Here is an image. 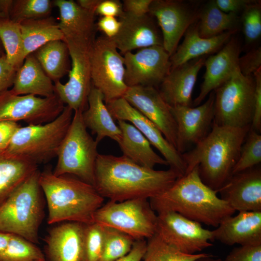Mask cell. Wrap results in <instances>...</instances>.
<instances>
[{"instance_id": "obj_55", "label": "cell", "mask_w": 261, "mask_h": 261, "mask_svg": "<svg viewBox=\"0 0 261 261\" xmlns=\"http://www.w3.org/2000/svg\"><path fill=\"white\" fill-rule=\"evenodd\" d=\"M193 261H223L221 258H217L208 253Z\"/></svg>"}, {"instance_id": "obj_15", "label": "cell", "mask_w": 261, "mask_h": 261, "mask_svg": "<svg viewBox=\"0 0 261 261\" xmlns=\"http://www.w3.org/2000/svg\"><path fill=\"white\" fill-rule=\"evenodd\" d=\"M105 104L115 120L126 121L134 126L150 144L159 151L170 168L176 172L179 177L185 174L187 166L182 154L166 139L151 121L123 97Z\"/></svg>"}, {"instance_id": "obj_11", "label": "cell", "mask_w": 261, "mask_h": 261, "mask_svg": "<svg viewBox=\"0 0 261 261\" xmlns=\"http://www.w3.org/2000/svg\"><path fill=\"white\" fill-rule=\"evenodd\" d=\"M95 40V39H94ZM94 40H66L72 67L65 84L54 83L55 93L73 112H83L92 87L90 51Z\"/></svg>"}, {"instance_id": "obj_51", "label": "cell", "mask_w": 261, "mask_h": 261, "mask_svg": "<svg viewBox=\"0 0 261 261\" xmlns=\"http://www.w3.org/2000/svg\"><path fill=\"white\" fill-rule=\"evenodd\" d=\"M146 244L145 240H135L130 251L115 261H142L146 250Z\"/></svg>"}, {"instance_id": "obj_22", "label": "cell", "mask_w": 261, "mask_h": 261, "mask_svg": "<svg viewBox=\"0 0 261 261\" xmlns=\"http://www.w3.org/2000/svg\"><path fill=\"white\" fill-rule=\"evenodd\" d=\"M205 56L191 59L173 69L159 85L161 97L170 106H191L192 93Z\"/></svg>"}, {"instance_id": "obj_12", "label": "cell", "mask_w": 261, "mask_h": 261, "mask_svg": "<svg viewBox=\"0 0 261 261\" xmlns=\"http://www.w3.org/2000/svg\"><path fill=\"white\" fill-rule=\"evenodd\" d=\"M156 233L164 241L187 254L201 253L213 245V231L202 224L172 211L157 214Z\"/></svg>"}, {"instance_id": "obj_36", "label": "cell", "mask_w": 261, "mask_h": 261, "mask_svg": "<svg viewBox=\"0 0 261 261\" xmlns=\"http://www.w3.org/2000/svg\"><path fill=\"white\" fill-rule=\"evenodd\" d=\"M53 3L50 0H14L8 17L20 23L50 16Z\"/></svg>"}, {"instance_id": "obj_32", "label": "cell", "mask_w": 261, "mask_h": 261, "mask_svg": "<svg viewBox=\"0 0 261 261\" xmlns=\"http://www.w3.org/2000/svg\"><path fill=\"white\" fill-rule=\"evenodd\" d=\"M33 55L54 83L60 81L70 71L68 47L62 40L50 41L36 50Z\"/></svg>"}, {"instance_id": "obj_13", "label": "cell", "mask_w": 261, "mask_h": 261, "mask_svg": "<svg viewBox=\"0 0 261 261\" xmlns=\"http://www.w3.org/2000/svg\"><path fill=\"white\" fill-rule=\"evenodd\" d=\"M64 107L56 94L50 97L17 95L9 89L0 96V121H23L28 125L44 124L56 118Z\"/></svg>"}, {"instance_id": "obj_52", "label": "cell", "mask_w": 261, "mask_h": 261, "mask_svg": "<svg viewBox=\"0 0 261 261\" xmlns=\"http://www.w3.org/2000/svg\"><path fill=\"white\" fill-rule=\"evenodd\" d=\"M102 0H78L77 3L84 9L95 14L96 9Z\"/></svg>"}, {"instance_id": "obj_30", "label": "cell", "mask_w": 261, "mask_h": 261, "mask_svg": "<svg viewBox=\"0 0 261 261\" xmlns=\"http://www.w3.org/2000/svg\"><path fill=\"white\" fill-rule=\"evenodd\" d=\"M37 170L38 165L26 156L0 152V204Z\"/></svg>"}, {"instance_id": "obj_20", "label": "cell", "mask_w": 261, "mask_h": 261, "mask_svg": "<svg viewBox=\"0 0 261 261\" xmlns=\"http://www.w3.org/2000/svg\"><path fill=\"white\" fill-rule=\"evenodd\" d=\"M119 18L120 29L111 39L117 50L123 54L136 49L163 46L160 29L150 14L136 16L124 12Z\"/></svg>"}, {"instance_id": "obj_46", "label": "cell", "mask_w": 261, "mask_h": 261, "mask_svg": "<svg viewBox=\"0 0 261 261\" xmlns=\"http://www.w3.org/2000/svg\"><path fill=\"white\" fill-rule=\"evenodd\" d=\"M124 13L122 3L118 0H102L95 14L102 16L120 17Z\"/></svg>"}, {"instance_id": "obj_26", "label": "cell", "mask_w": 261, "mask_h": 261, "mask_svg": "<svg viewBox=\"0 0 261 261\" xmlns=\"http://www.w3.org/2000/svg\"><path fill=\"white\" fill-rule=\"evenodd\" d=\"M236 31H229L214 37L203 38L198 33V22H196L187 29L182 43L170 57L171 70L191 59L216 52L228 42Z\"/></svg>"}, {"instance_id": "obj_45", "label": "cell", "mask_w": 261, "mask_h": 261, "mask_svg": "<svg viewBox=\"0 0 261 261\" xmlns=\"http://www.w3.org/2000/svg\"><path fill=\"white\" fill-rule=\"evenodd\" d=\"M16 71L8 63L5 55L0 58V96L13 87Z\"/></svg>"}, {"instance_id": "obj_16", "label": "cell", "mask_w": 261, "mask_h": 261, "mask_svg": "<svg viewBox=\"0 0 261 261\" xmlns=\"http://www.w3.org/2000/svg\"><path fill=\"white\" fill-rule=\"evenodd\" d=\"M148 14L156 19L162 34L163 47L171 57L181 37L198 20L199 12L181 0H152Z\"/></svg>"}, {"instance_id": "obj_9", "label": "cell", "mask_w": 261, "mask_h": 261, "mask_svg": "<svg viewBox=\"0 0 261 261\" xmlns=\"http://www.w3.org/2000/svg\"><path fill=\"white\" fill-rule=\"evenodd\" d=\"M148 200L109 201L95 212L93 222L115 229L135 240L148 239L156 233L157 224V215Z\"/></svg>"}, {"instance_id": "obj_7", "label": "cell", "mask_w": 261, "mask_h": 261, "mask_svg": "<svg viewBox=\"0 0 261 261\" xmlns=\"http://www.w3.org/2000/svg\"><path fill=\"white\" fill-rule=\"evenodd\" d=\"M81 111L73 113L72 119L58 154L53 173L56 176L73 175L94 186L98 144L89 134Z\"/></svg>"}, {"instance_id": "obj_56", "label": "cell", "mask_w": 261, "mask_h": 261, "mask_svg": "<svg viewBox=\"0 0 261 261\" xmlns=\"http://www.w3.org/2000/svg\"><path fill=\"white\" fill-rule=\"evenodd\" d=\"M6 16L3 14H0V16ZM5 55V51L4 48L3 47L2 44L1 43V42L0 40V58L2 57V56H4Z\"/></svg>"}, {"instance_id": "obj_6", "label": "cell", "mask_w": 261, "mask_h": 261, "mask_svg": "<svg viewBox=\"0 0 261 261\" xmlns=\"http://www.w3.org/2000/svg\"><path fill=\"white\" fill-rule=\"evenodd\" d=\"M73 113L71 108L65 105L63 111L49 122L21 126L5 150L26 156L38 165L47 162L57 157Z\"/></svg>"}, {"instance_id": "obj_23", "label": "cell", "mask_w": 261, "mask_h": 261, "mask_svg": "<svg viewBox=\"0 0 261 261\" xmlns=\"http://www.w3.org/2000/svg\"><path fill=\"white\" fill-rule=\"evenodd\" d=\"M213 231L214 240L228 246L261 244V212H238L224 219Z\"/></svg>"}, {"instance_id": "obj_50", "label": "cell", "mask_w": 261, "mask_h": 261, "mask_svg": "<svg viewBox=\"0 0 261 261\" xmlns=\"http://www.w3.org/2000/svg\"><path fill=\"white\" fill-rule=\"evenodd\" d=\"M251 0H216L215 2L218 8L226 13H235L243 10L253 2Z\"/></svg>"}, {"instance_id": "obj_28", "label": "cell", "mask_w": 261, "mask_h": 261, "mask_svg": "<svg viewBox=\"0 0 261 261\" xmlns=\"http://www.w3.org/2000/svg\"><path fill=\"white\" fill-rule=\"evenodd\" d=\"M117 124L121 132L118 144L123 156L149 168L154 169L157 165H168L165 160L153 150L148 140L134 126L124 120H117Z\"/></svg>"}, {"instance_id": "obj_21", "label": "cell", "mask_w": 261, "mask_h": 261, "mask_svg": "<svg viewBox=\"0 0 261 261\" xmlns=\"http://www.w3.org/2000/svg\"><path fill=\"white\" fill-rule=\"evenodd\" d=\"M240 49L238 41L232 36L218 52L206 58L203 81L199 95L193 102L194 105H199L211 92L240 71Z\"/></svg>"}, {"instance_id": "obj_4", "label": "cell", "mask_w": 261, "mask_h": 261, "mask_svg": "<svg viewBox=\"0 0 261 261\" xmlns=\"http://www.w3.org/2000/svg\"><path fill=\"white\" fill-rule=\"evenodd\" d=\"M39 181L47 202L49 224L93 223L95 212L103 204L104 198L93 185L75 176H56L47 169L40 172Z\"/></svg>"}, {"instance_id": "obj_3", "label": "cell", "mask_w": 261, "mask_h": 261, "mask_svg": "<svg viewBox=\"0 0 261 261\" xmlns=\"http://www.w3.org/2000/svg\"><path fill=\"white\" fill-rule=\"evenodd\" d=\"M250 127L220 126L213 122L205 138L193 149L182 154L187 166L186 173L198 166L202 181L218 191L232 174Z\"/></svg>"}, {"instance_id": "obj_48", "label": "cell", "mask_w": 261, "mask_h": 261, "mask_svg": "<svg viewBox=\"0 0 261 261\" xmlns=\"http://www.w3.org/2000/svg\"><path fill=\"white\" fill-rule=\"evenodd\" d=\"M152 0H123L122 5L125 12L136 16L149 13Z\"/></svg>"}, {"instance_id": "obj_31", "label": "cell", "mask_w": 261, "mask_h": 261, "mask_svg": "<svg viewBox=\"0 0 261 261\" xmlns=\"http://www.w3.org/2000/svg\"><path fill=\"white\" fill-rule=\"evenodd\" d=\"M19 24L24 59L50 41L58 40L64 41L58 22L52 16L24 21Z\"/></svg>"}, {"instance_id": "obj_43", "label": "cell", "mask_w": 261, "mask_h": 261, "mask_svg": "<svg viewBox=\"0 0 261 261\" xmlns=\"http://www.w3.org/2000/svg\"><path fill=\"white\" fill-rule=\"evenodd\" d=\"M239 68L244 76H252L261 68V48L251 50L239 59Z\"/></svg>"}, {"instance_id": "obj_42", "label": "cell", "mask_w": 261, "mask_h": 261, "mask_svg": "<svg viewBox=\"0 0 261 261\" xmlns=\"http://www.w3.org/2000/svg\"><path fill=\"white\" fill-rule=\"evenodd\" d=\"M223 261H261V244L235 247Z\"/></svg>"}, {"instance_id": "obj_54", "label": "cell", "mask_w": 261, "mask_h": 261, "mask_svg": "<svg viewBox=\"0 0 261 261\" xmlns=\"http://www.w3.org/2000/svg\"><path fill=\"white\" fill-rule=\"evenodd\" d=\"M10 233L0 231V254L6 248L10 238Z\"/></svg>"}, {"instance_id": "obj_53", "label": "cell", "mask_w": 261, "mask_h": 261, "mask_svg": "<svg viewBox=\"0 0 261 261\" xmlns=\"http://www.w3.org/2000/svg\"><path fill=\"white\" fill-rule=\"evenodd\" d=\"M13 0H0V14L8 17Z\"/></svg>"}, {"instance_id": "obj_41", "label": "cell", "mask_w": 261, "mask_h": 261, "mask_svg": "<svg viewBox=\"0 0 261 261\" xmlns=\"http://www.w3.org/2000/svg\"><path fill=\"white\" fill-rule=\"evenodd\" d=\"M261 2L254 0L243 10L242 23L246 41L251 43L261 35Z\"/></svg>"}, {"instance_id": "obj_57", "label": "cell", "mask_w": 261, "mask_h": 261, "mask_svg": "<svg viewBox=\"0 0 261 261\" xmlns=\"http://www.w3.org/2000/svg\"></svg>"}, {"instance_id": "obj_33", "label": "cell", "mask_w": 261, "mask_h": 261, "mask_svg": "<svg viewBox=\"0 0 261 261\" xmlns=\"http://www.w3.org/2000/svg\"><path fill=\"white\" fill-rule=\"evenodd\" d=\"M198 30L203 38H212L226 32L237 30L239 17L235 13L220 10L215 0L208 3L199 12Z\"/></svg>"}, {"instance_id": "obj_18", "label": "cell", "mask_w": 261, "mask_h": 261, "mask_svg": "<svg viewBox=\"0 0 261 261\" xmlns=\"http://www.w3.org/2000/svg\"><path fill=\"white\" fill-rule=\"evenodd\" d=\"M207 100L195 107L170 106L177 126L176 149L181 154L189 145L202 141L211 130L214 120V92Z\"/></svg>"}, {"instance_id": "obj_5", "label": "cell", "mask_w": 261, "mask_h": 261, "mask_svg": "<svg viewBox=\"0 0 261 261\" xmlns=\"http://www.w3.org/2000/svg\"><path fill=\"white\" fill-rule=\"evenodd\" d=\"M37 170L0 204V231L19 235L36 244L44 216Z\"/></svg>"}, {"instance_id": "obj_17", "label": "cell", "mask_w": 261, "mask_h": 261, "mask_svg": "<svg viewBox=\"0 0 261 261\" xmlns=\"http://www.w3.org/2000/svg\"><path fill=\"white\" fill-rule=\"evenodd\" d=\"M123 98L151 121L176 149V123L170 106L157 87L140 86L129 87Z\"/></svg>"}, {"instance_id": "obj_37", "label": "cell", "mask_w": 261, "mask_h": 261, "mask_svg": "<svg viewBox=\"0 0 261 261\" xmlns=\"http://www.w3.org/2000/svg\"><path fill=\"white\" fill-rule=\"evenodd\" d=\"M103 227V247L100 261H115L127 255L131 249L135 240L115 229Z\"/></svg>"}, {"instance_id": "obj_19", "label": "cell", "mask_w": 261, "mask_h": 261, "mask_svg": "<svg viewBox=\"0 0 261 261\" xmlns=\"http://www.w3.org/2000/svg\"><path fill=\"white\" fill-rule=\"evenodd\" d=\"M218 192L235 211L261 212V167L232 174Z\"/></svg>"}, {"instance_id": "obj_47", "label": "cell", "mask_w": 261, "mask_h": 261, "mask_svg": "<svg viewBox=\"0 0 261 261\" xmlns=\"http://www.w3.org/2000/svg\"><path fill=\"white\" fill-rule=\"evenodd\" d=\"M20 127L16 122L0 121V152L7 148L14 135Z\"/></svg>"}, {"instance_id": "obj_14", "label": "cell", "mask_w": 261, "mask_h": 261, "mask_svg": "<svg viewBox=\"0 0 261 261\" xmlns=\"http://www.w3.org/2000/svg\"><path fill=\"white\" fill-rule=\"evenodd\" d=\"M124 81L129 87L159 86L171 69L170 56L162 45H154L129 52L123 56Z\"/></svg>"}, {"instance_id": "obj_1", "label": "cell", "mask_w": 261, "mask_h": 261, "mask_svg": "<svg viewBox=\"0 0 261 261\" xmlns=\"http://www.w3.org/2000/svg\"><path fill=\"white\" fill-rule=\"evenodd\" d=\"M179 177L170 168L156 170L140 165L123 155L99 154L94 187L103 198L111 201L149 200L165 191Z\"/></svg>"}, {"instance_id": "obj_34", "label": "cell", "mask_w": 261, "mask_h": 261, "mask_svg": "<svg viewBox=\"0 0 261 261\" xmlns=\"http://www.w3.org/2000/svg\"><path fill=\"white\" fill-rule=\"evenodd\" d=\"M0 40L7 62L17 70L25 59L19 23L8 17L0 16Z\"/></svg>"}, {"instance_id": "obj_40", "label": "cell", "mask_w": 261, "mask_h": 261, "mask_svg": "<svg viewBox=\"0 0 261 261\" xmlns=\"http://www.w3.org/2000/svg\"><path fill=\"white\" fill-rule=\"evenodd\" d=\"M103 241L102 226L94 222L85 224L81 261H100Z\"/></svg>"}, {"instance_id": "obj_25", "label": "cell", "mask_w": 261, "mask_h": 261, "mask_svg": "<svg viewBox=\"0 0 261 261\" xmlns=\"http://www.w3.org/2000/svg\"><path fill=\"white\" fill-rule=\"evenodd\" d=\"M53 3L59 10L58 24L64 35V41L68 39L96 38L95 13L84 9L72 0H55Z\"/></svg>"}, {"instance_id": "obj_2", "label": "cell", "mask_w": 261, "mask_h": 261, "mask_svg": "<svg viewBox=\"0 0 261 261\" xmlns=\"http://www.w3.org/2000/svg\"><path fill=\"white\" fill-rule=\"evenodd\" d=\"M218 190L206 185L200 178L198 167L178 177L160 194L149 199L158 214L172 211L191 220L217 228L235 211L219 197Z\"/></svg>"}, {"instance_id": "obj_29", "label": "cell", "mask_w": 261, "mask_h": 261, "mask_svg": "<svg viewBox=\"0 0 261 261\" xmlns=\"http://www.w3.org/2000/svg\"><path fill=\"white\" fill-rule=\"evenodd\" d=\"M10 90L17 95L50 97L55 94L54 83L44 72L33 54L28 56L17 70Z\"/></svg>"}, {"instance_id": "obj_44", "label": "cell", "mask_w": 261, "mask_h": 261, "mask_svg": "<svg viewBox=\"0 0 261 261\" xmlns=\"http://www.w3.org/2000/svg\"><path fill=\"white\" fill-rule=\"evenodd\" d=\"M255 83L253 116L251 128L260 133L261 130V68L253 74Z\"/></svg>"}, {"instance_id": "obj_24", "label": "cell", "mask_w": 261, "mask_h": 261, "mask_svg": "<svg viewBox=\"0 0 261 261\" xmlns=\"http://www.w3.org/2000/svg\"><path fill=\"white\" fill-rule=\"evenodd\" d=\"M84 226L66 222L52 228L46 238L49 261H81Z\"/></svg>"}, {"instance_id": "obj_8", "label": "cell", "mask_w": 261, "mask_h": 261, "mask_svg": "<svg viewBox=\"0 0 261 261\" xmlns=\"http://www.w3.org/2000/svg\"><path fill=\"white\" fill-rule=\"evenodd\" d=\"M255 89L253 75L244 76L240 71L216 89L213 122L233 127L251 126Z\"/></svg>"}, {"instance_id": "obj_35", "label": "cell", "mask_w": 261, "mask_h": 261, "mask_svg": "<svg viewBox=\"0 0 261 261\" xmlns=\"http://www.w3.org/2000/svg\"><path fill=\"white\" fill-rule=\"evenodd\" d=\"M147 240L142 261H193L206 254L182 253L164 241L157 233Z\"/></svg>"}, {"instance_id": "obj_38", "label": "cell", "mask_w": 261, "mask_h": 261, "mask_svg": "<svg viewBox=\"0 0 261 261\" xmlns=\"http://www.w3.org/2000/svg\"><path fill=\"white\" fill-rule=\"evenodd\" d=\"M43 261L44 254L34 243L14 234H11L6 248L0 254V261Z\"/></svg>"}, {"instance_id": "obj_27", "label": "cell", "mask_w": 261, "mask_h": 261, "mask_svg": "<svg viewBox=\"0 0 261 261\" xmlns=\"http://www.w3.org/2000/svg\"><path fill=\"white\" fill-rule=\"evenodd\" d=\"M82 116L86 128L96 134L95 140L98 144L105 137L117 143L120 141V129L108 109L103 95L93 86L87 98V108Z\"/></svg>"}, {"instance_id": "obj_10", "label": "cell", "mask_w": 261, "mask_h": 261, "mask_svg": "<svg viewBox=\"0 0 261 261\" xmlns=\"http://www.w3.org/2000/svg\"><path fill=\"white\" fill-rule=\"evenodd\" d=\"M92 86L103 95L105 103L123 97L128 87L124 81V59L111 38H96L90 51Z\"/></svg>"}, {"instance_id": "obj_39", "label": "cell", "mask_w": 261, "mask_h": 261, "mask_svg": "<svg viewBox=\"0 0 261 261\" xmlns=\"http://www.w3.org/2000/svg\"><path fill=\"white\" fill-rule=\"evenodd\" d=\"M261 162V135L250 127L232 174L256 167Z\"/></svg>"}, {"instance_id": "obj_49", "label": "cell", "mask_w": 261, "mask_h": 261, "mask_svg": "<svg viewBox=\"0 0 261 261\" xmlns=\"http://www.w3.org/2000/svg\"><path fill=\"white\" fill-rule=\"evenodd\" d=\"M120 26L119 20L112 16H102L96 24L97 28L109 38H113L117 34Z\"/></svg>"}]
</instances>
